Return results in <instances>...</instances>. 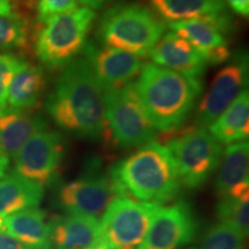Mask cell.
Masks as SVG:
<instances>
[{"mask_svg":"<svg viewBox=\"0 0 249 249\" xmlns=\"http://www.w3.org/2000/svg\"><path fill=\"white\" fill-rule=\"evenodd\" d=\"M45 108L59 128L75 138L97 142L104 135V91L83 57L62 68Z\"/></svg>","mask_w":249,"mask_h":249,"instance_id":"6da1fadb","label":"cell"},{"mask_svg":"<svg viewBox=\"0 0 249 249\" xmlns=\"http://www.w3.org/2000/svg\"><path fill=\"white\" fill-rule=\"evenodd\" d=\"M133 86L156 130L167 134L185 124L203 91L202 79L155 64L144 65Z\"/></svg>","mask_w":249,"mask_h":249,"instance_id":"7a4b0ae2","label":"cell"},{"mask_svg":"<svg viewBox=\"0 0 249 249\" xmlns=\"http://www.w3.org/2000/svg\"><path fill=\"white\" fill-rule=\"evenodd\" d=\"M108 176L121 197L156 205L176 200L181 188L172 154L155 140L117 161Z\"/></svg>","mask_w":249,"mask_h":249,"instance_id":"3957f363","label":"cell"},{"mask_svg":"<svg viewBox=\"0 0 249 249\" xmlns=\"http://www.w3.org/2000/svg\"><path fill=\"white\" fill-rule=\"evenodd\" d=\"M166 24L150 8L138 2H123L108 8L99 20V44L147 57L164 35Z\"/></svg>","mask_w":249,"mask_h":249,"instance_id":"277c9868","label":"cell"},{"mask_svg":"<svg viewBox=\"0 0 249 249\" xmlns=\"http://www.w3.org/2000/svg\"><path fill=\"white\" fill-rule=\"evenodd\" d=\"M95 21V12L82 7L40 23L35 36V53L40 64L49 70L66 67L82 53Z\"/></svg>","mask_w":249,"mask_h":249,"instance_id":"5b68a950","label":"cell"},{"mask_svg":"<svg viewBox=\"0 0 249 249\" xmlns=\"http://www.w3.org/2000/svg\"><path fill=\"white\" fill-rule=\"evenodd\" d=\"M166 147L176 161L181 186L188 189L203 187L216 172L223 157L222 143L205 128L195 126L173 136Z\"/></svg>","mask_w":249,"mask_h":249,"instance_id":"8992f818","label":"cell"},{"mask_svg":"<svg viewBox=\"0 0 249 249\" xmlns=\"http://www.w3.org/2000/svg\"><path fill=\"white\" fill-rule=\"evenodd\" d=\"M104 105L107 128L117 147L139 148L157 136V130L140 103L133 83L104 91Z\"/></svg>","mask_w":249,"mask_h":249,"instance_id":"52a82bcc","label":"cell"},{"mask_svg":"<svg viewBox=\"0 0 249 249\" xmlns=\"http://www.w3.org/2000/svg\"><path fill=\"white\" fill-rule=\"evenodd\" d=\"M158 205L118 197L99 222V244L108 249H141Z\"/></svg>","mask_w":249,"mask_h":249,"instance_id":"ba28073f","label":"cell"},{"mask_svg":"<svg viewBox=\"0 0 249 249\" xmlns=\"http://www.w3.org/2000/svg\"><path fill=\"white\" fill-rule=\"evenodd\" d=\"M65 152L66 142L60 133L48 129L36 133L14 158L15 173L44 188L57 179Z\"/></svg>","mask_w":249,"mask_h":249,"instance_id":"9c48e42d","label":"cell"},{"mask_svg":"<svg viewBox=\"0 0 249 249\" xmlns=\"http://www.w3.org/2000/svg\"><path fill=\"white\" fill-rule=\"evenodd\" d=\"M248 55L241 51L233 55L213 77L209 90L196 107L194 126L207 128L248 85Z\"/></svg>","mask_w":249,"mask_h":249,"instance_id":"30bf717a","label":"cell"},{"mask_svg":"<svg viewBox=\"0 0 249 249\" xmlns=\"http://www.w3.org/2000/svg\"><path fill=\"white\" fill-rule=\"evenodd\" d=\"M197 231L198 220L187 202L158 205L141 249H179L194 241Z\"/></svg>","mask_w":249,"mask_h":249,"instance_id":"8fae6325","label":"cell"},{"mask_svg":"<svg viewBox=\"0 0 249 249\" xmlns=\"http://www.w3.org/2000/svg\"><path fill=\"white\" fill-rule=\"evenodd\" d=\"M121 197L110 176L88 173L64 183L58 191V204L67 213L96 217L105 213L108 204Z\"/></svg>","mask_w":249,"mask_h":249,"instance_id":"7c38bea8","label":"cell"},{"mask_svg":"<svg viewBox=\"0 0 249 249\" xmlns=\"http://www.w3.org/2000/svg\"><path fill=\"white\" fill-rule=\"evenodd\" d=\"M82 57L89 62L103 91L116 90L133 83L142 71V59L121 50L88 40L82 50Z\"/></svg>","mask_w":249,"mask_h":249,"instance_id":"4fadbf2b","label":"cell"},{"mask_svg":"<svg viewBox=\"0 0 249 249\" xmlns=\"http://www.w3.org/2000/svg\"><path fill=\"white\" fill-rule=\"evenodd\" d=\"M166 24L171 30L188 40L200 52L207 65H220L231 58L225 38V34L232 28V18L229 13Z\"/></svg>","mask_w":249,"mask_h":249,"instance_id":"5bb4252c","label":"cell"},{"mask_svg":"<svg viewBox=\"0 0 249 249\" xmlns=\"http://www.w3.org/2000/svg\"><path fill=\"white\" fill-rule=\"evenodd\" d=\"M148 55L157 66L197 79L203 77L208 66L200 52L172 30L160 37Z\"/></svg>","mask_w":249,"mask_h":249,"instance_id":"9a60e30c","label":"cell"},{"mask_svg":"<svg viewBox=\"0 0 249 249\" xmlns=\"http://www.w3.org/2000/svg\"><path fill=\"white\" fill-rule=\"evenodd\" d=\"M53 249H89L99 244V222L96 217L67 213L50 220Z\"/></svg>","mask_w":249,"mask_h":249,"instance_id":"2e32d148","label":"cell"},{"mask_svg":"<svg viewBox=\"0 0 249 249\" xmlns=\"http://www.w3.org/2000/svg\"><path fill=\"white\" fill-rule=\"evenodd\" d=\"M48 129L44 117L30 112L6 107L0 110V150L9 160L17 157L18 151L31 136Z\"/></svg>","mask_w":249,"mask_h":249,"instance_id":"e0dca14e","label":"cell"},{"mask_svg":"<svg viewBox=\"0 0 249 249\" xmlns=\"http://www.w3.org/2000/svg\"><path fill=\"white\" fill-rule=\"evenodd\" d=\"M5 232L34 249H53L50 239V220L38 208L6 217Z\"/></svg>","mask_w":249,"mask_h":249,"instance_id":"ac0fdd59","label":"cell"},{"mask_svg":"<svg viewBox=\"0 0 249 249\" xmlns=\"http://www.w3.org/2000/svg\"><path fill=\"white\" fill-rule=\"evenodd\" d=\"M45 88L46 77L43 68L23 60L9 86L7 107L17 110H31L38 105Z\"/></svg>","mask_w":249,"mask_h":249,"instance_id":"d6986e66","label":"cell"},{"mask_svg":"<svg viewBox=\"0 0 249 249\" xmlns=\"http://www.w3.org/2000/svg\"><path fill=\"white\" fill-rule=\"evenodd\" d=\"M151 11L165 22L197 20L229 13L224 0H148Z\"/></svg>","mask_w":249,"mask_h":249,"instance_id":"ffe728a7","label":"cell"},{"mask_svg":"<svg viewBox=\"0 0 249 249\" xmlns=\"http://www.w3.org/2000/svg\"><path fill=\"white\" fill-rule=\"evenodd\" d=\"M44 188L17 173L0 179V214L7 217L20 211L38 208Z\"/></svg>","mask_w":249,"mask_h":249,"instance_id":"44dd1931","label":"cell"},{"mask_svg":"<svg viewBox=\"0 0 249 249\" xmlns=\"http://www.w3.org/2000/svg\"><path fill=\"white\" fill-rule=\"evenodd\" d=\"M209 129L211 135L224 144H232L248 139L249 93L247 90L240 92L230 107L210 124Z\"/></svg>","mask_w":249,"mask_h":249,"instance_id":"7402d4cb","label":"cell"},{"mask_svg":"<svg viewBox=\"0 0 249 249\" xmlns=\"http://www.w3.org/2000/svg\"><path fill=\"white\" fill-rule=\"evenodd\" d=\"M214 188L218 198H222L233 187L249 181V144L248 141L232 143L223 152Z\"/></svg>","mask_w":249,"mask_h":249,"instance_id":"603a6c76","label":"cell"},{"mask_svg":"<svg viewBox=\"0 0 249 249\" xmlns=\"http://www.w3.org/2000/svg\"><path fill=\"white\" fill-rule=\"evenodd\" d=\"M30 33V23L23 15H0V49L24 50L29 46Z\"/></svg>","mask_w":249,"mask_h":249,"instance_id":"cb8c5ba5","label":"cell"},{"mask_svg":"<svg viewBox=\"0 0 249 249\" xmlns=\"http://www.w3.org/2000/svg\"><path fill=\"white\" fill-rule=\"evenodd\" d=\"M249 195L242 197H223L217 204V218L229 224L247 236L249 231Z\"/></svg>","mask_w":249,"mask_h":249,"instance_id":"d4e9b609","label":"cell"},{"mask_svg":"<svg viewBox=\"0 0 249 249\" xmlns=\"http://www.w3.org/2000/svg\"><path fill=\"white\" fill-rule=\"evenodd\" d=\"M246 238L238 229L219 222L208 230L200 249H244Z\"/></svg>","mask_w":249,"mask_h":249,"instance_id":"484cf974","label":"cell"},{"mask_svg":"<svg viewBox=\"0 0 249 249\" xmlns=\"http://www.w3.org/2000/svg\"><path fill=\"white\" fill-rule=\"evenodd\" d=\"M23 60V58L13 53L0 54V110L7 107L9 86Z\"/></svg>","mask_w":249,"mask_h":249,"instance_id":"4316f807","label":"cell"},{"mask_svg":"<svg viewBox=\"0 0 249 249\" xmlns=\"http://www.w3.org/2000/svg\"><path fill=\"white\" fill-rule=\"evenodd\" d=\"M75 8H77V0H38L37 20L40 24L55 15L66 13Z\"/></svg>","mask_w":249,"mask_h":249,"instance_id":"83f0119b","label":"cell"},{"mask_svg":"<svg viewBox=\"0 0 249 249\" xmlns=\"http://www.w3.org/2000/svg\"><path fill=\"white\" fill-rule=\"evenodd\" d=\"M0 249H34L29 246L7 234L6 232H0Z\"/></svg>","mask_w":249,"mask_h":249,"instance_id":"f1b7e54d","label":"cell"},{"mask_svg":"<svg viewBox=\"0 0 249 249\" xmlns=\"http://www.w3.org/2000/svg\"><path fill=\"white\" fill-rule=\"evenodd\" d=\"M226 2L236 14L246 18L249 15V0H226Z\"/></svg>","mask_w":249,"mask_h":249,"instance_id":"f546056e","label":"cell"},{"mask_svg":"<svg viewBox=\"0 0 249 249\" xmlns=\"http://www.w3.org/2000/svg\"><path fill=\"white\" fill-rule=\"evenodd\" d=\"M80 4L83 5V7L90 8V9H99L107 5L112 0H77Z\"/></svg>","mask_w":249,"mask_h":249,"instance_id":"4dcf8cb0","label":"cell"},{"mask_svg":"<svg viewBox=\"0 0 249 249\" xmlns=\"http://www.w3.org/2000/svg\"><path fill=\"white\" fill-rule=\"evenodd\" d=\"M18 14L15 12L11 0H0V15L9 17V15Z\"/></svg>","mask_w":249,"mask_h":249,"instance_id":"1f68e13d","label":"cell"},{"mask_svg":"<svg viewBox=\"0 0 249 249\" xmlns=\"http://www.w3.org/2000/svg\"><path fill=\"white\" fill-rule=\"evenodd\" d=\"M9 165V158L5 154H2L1 150H0V179L4 178L6 176V172L8 170Z\"/></svg>","mask_w":249,"mask_h":249,"instance_id":"d6a6232c","label":"cell"},{"mask_svg":"<svg viewBox=\"0 0 249 249\" xmlns=\"http://www.w3.org/2000/svg\"><path fill=\"white\" fill-rule=\"evenodd\" d=\"M5 219L6 217L0 214V232H5Z\"/></svg>","mask_w":249,"mask_h":249,"instance_id":"836d02e7","label":"cell"},{"mask_svg":"<svg viewBox=\"0 0 249 249\" xmlns=\"http://www.w3.org/2000/svg\"><path fill=\"white\" fill-rule=\"evenodd\" d=\"M89 249H108V248H107V247H105V246H103L101 244H98V245L93 246L92 248H89Z\"/></svg>","mask_w":249,"mask_h":249,"instance_id":"e575fe53","label":"cell"},{"mask_svg":"<svg viewBox=\"0 0 249 249\" xmlns=\"http://www.w3.org/2000/svg\"><path fill=\"white\" fill-rule=\"evenodd\" d=\"M187 249H196V248H187Z\"/></svg>","mask_w":249,"mask_h":249,"instance_id":"d590c367","label":"cell"}]
</instances>
